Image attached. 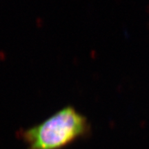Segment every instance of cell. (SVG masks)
<instances>
[{
	"instance_id": "obj_1",
	"label": "cell",
	"mask_w": 149,
	"mask_h": 149,
	"mask_svg": "<svg viewBox=\"0 0 149 149\" xmlns=\"http://www.w3.org/2000/svg\"><path fill=\"white\" fill-rule=\"evenodd\" d=\"M91 133L88 118L69 105L20 135L27 149H64Z\"/></svg>"
}]
</instances>
